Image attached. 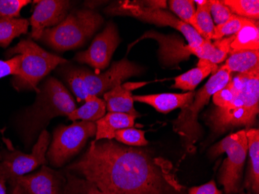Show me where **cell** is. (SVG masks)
I'll use <instances>...</instances> for the list:
<instances>
[{
    "mask_svg": "<svg viewBox=\"0 0 259 194\" xmlns=\"http://www.w3.org/2000/svg\"><path fill=\"white\" fill-rule=\"evenodd\" d=\"M255 22L258 21L233 15L225 23L217 25L214 27V33H213L212 40H219V39L225 38V36H228V35H235L243 27Z\"/></svg>",
    "mask_w": 259,
    "mask_h": 194,
    "instance_id": "27",
    "label": "cell"
},
{
    "mask_svg": "<svg viewBox=\"0 0 259 194\" xmlns=\"http://www.w3.org/2000/svg\"><path fill=\"white\" fill-rule=\"evenodd\" d=\"M106 111L107 104L104 100L97 96L88 95L85 103L70 113L68 118L73 122L80 121L96 123L106 114Z\"/></svg>",
    "mask_w": 259,
    "mask_h": 194,
    "instance_id": "21",
    "label": "cell"
},
{
    "mask_svg": "<svg viewBox=\"0 0 259 194\" xmlns=\"http://www.w3.org/2000/svg\"><path fill=\"white\" fill-rule=\"evenodd\" d=\"M216 108L206 115L213 134L221 135L240 127L251 128L259 113V66L238 73L213 96Z\"/></svg>",
    "mask_w": 259,
    "mask_h": 194,
    "instance_id": "2",
    "label": "cell"
},
{
    "mask_svg": "<svg viewBox=\"0 0 259 194\" xmlns=\"http://www.w3.org/2000/svg\"><path fill=\"white\" fill-rule=\"evenodd\" d=\"M196 92L186 93H161V94L133 96L134 101L146 103L155 108L157 111L168 113L178 108L189 106L194 98Z\"/></svg>",
    "mask_w": 259,
    "mask_h": 194,
    "instance_id": "17",
    "label": "cell"
},
{
    "mask_svg": "<svg viewBox=\"0 0 259 194\" xmlns=\"http://www.w3.org/2000/svg\"><path fill=\"white\" fill-rule=\"evenodd\" d=\"M97 125L88 121H75L72 125H61L54 131L52 144L46 158L55 167H62L79 153L92 137L95 136Z\"/></svg>",
    "mask_w": 259,
    "mask_h": 194,
    "instance_id": "9",
    "label": "cell"
},
{
    "mask_svg": "<svg viewBox=\"0 0 259 194\" xmlns=\"http://www.w3.org/2000/svg\"><path fill=\"white\" fill-rule=\"evenodd\" d=\"M4 140L7 148L0 151V163L5 169L7 179L27 174L48 163L46 154L50 144V135L47 130L40 132L30 154L15 149L9 140Z\"/></svg>",
    "mask_w": 259,
    "mask_h": 194,
    "instance_id": "11",
    "label": "cell"
},
{
    "mask_svg": "<svg viewBox=\"0 0 259 194\" xmlns=\"http://www.w3.org/2000/svg\"><path fill=\"white\" fill-rule=\"evenodd\" d=\"M0 194H8L7 192V175L1 163H0Z\"/></svg>",
    "mask_w": 259,
    "mask_h": 194,
    "instance_id": "35",
    "label": "cell"
},
{
    "mask_svg": "<svg viewBox=\"0 0 259 194\" xmlns=\"http://www.w3.org/2000/svg\"><path fill=\"white\" fill-rule=\"evenodd\" d=\"M209 4H210V13L212 14L211 16H213L217 25L225 23L227 20H229L230 17L234 15L228 7L224 4L223 1L209 0Z\"/></svg>",
    "mask_w": 259,
    "mask_h": 194,
    "instance_id": "31",
    "label": "cell"
},
{
    "mask_svg": "<svg viewBox=\"0 0 259 194\" xmlns=\"http://www.w3.org/2000/svg\"><path fill=\"white\" fill-rule=\"evenodd\" d=\"M114 138L126 146L144 147L148 144L145 132L134 128L118 130L115 133Z\"/></svg>",
    "mask_w": 259,
    "mask_h": 194,
    "instance_id": "28",
    "label": "cell"
},
{
    "mask_svg": "<svg viewBox=\"0 0 259 194\" xmlns=\"http://www.w3.org/2000/svg\"><path fill=\"white\" fill-rule=\"evenodd\" d=\"M78 103L85 101L88 95L101 96L124 80L139 75L142 68L126 58L115 62L103 73L73 65H63L58 69Z\"/></svg>",
    "mask_w": 259,
    "mask_h": 194,
    "instance_id": "4",
    "label": "cell"
},
{
    "mask_svg": "<svg viewBox=\"0 0 259 194\" xmlns=\"http://www.w3.org/2000/svg\"><path fill=\"white\" fill-rule=\"evenodd\" d=\"M33 15L30 18L31 37L40 40L46 29L62 23L68 16L71 2L65 0H40L35 2Z\"/></svg>",
    "mask_w": 259,
    "mask_h": 194,
    "instance_id": "14",
    "label": "cell"
},
{
    "mask_svg": "<svg viewBox=\"0 0 259 194\" xmlns=\"http://www.w3.org/2000/svg\"><path fill=\"white\" fill-rule=\"evenodd\" d=\"M259 66V51H241L231 54L221 67L231 73H245Z\"/></svg>",
    "mask_w": 259,
    "mask_h": 194,
    "instance_id": "22",
    "label": "cell"
},
{
    "mask_svg": "<svg viewBox=\"0 0 259 194\" xmlns=\"http://www.w3.org/2000/svg\"><path fill=\"white\" fill-rule=\"evenodd\" d=\"M66 179L60 172L41 166L33 174L7 179L8 194H64Z\"/></svg>",
    "mask_w": 259,
    "mask_h": 194,
    "instance_id": "12",
    "label": "cell"
},
{
    "mask_svg": "<svg viewBox=\"0 0 259 194\" xmlns=\"http://www.w3.org/2000/svg\"><path fill=\"white\" fill-rule=\"evenodd\" d=\"M218 70V65L211 63L206 59H199L197 67L186 71L175 79L173 88L180 89L183 91H194L198 85L209 74L214 75Z\"/></svg>",
    "mask_w": 259,
    "mask_h": 194,
    "instance_id": "20",
    "label": "cell"
},
{
    "mask_svg": "<svg viewBox=\"0 0 259 194\" xmlns=\"http://www.w3.org/2000/svg\"><path fill=\"white\" fill-rule=\"evenodd\" d=\"M120 39L116 26L107 23L104 30L99 33L87 51L79 52L75 57L79 63L87 64L97 71L107 68Z\"/></svg>",
    "mask_w": 259,
    "mask_h": 194,
    "instance_id": "13",
    "label": "cell"
},
{
    "mask_svg": "<svg viewBox=\"0 0 259 194\" xmlns=\"http://www.w3.org/2000/svg\"><path fill=\"white\" fill-rule=\"evenodd\" d=\"M168 5L180 20L188 25L191 24L196 14V4L193 0H170ZM191 27V26H190Z\"/></svg>",
    "mask_w": 259,
    "mask_h": 194,
    "instance_id": "29",
    "label": "cell"
},
{
    "mask_svg": "<svg viewBox=\"0 0 259 194\" xmlns=\"http://www.w3.org/2000/svg\"><path fill=\"white\" fill-rule=\"evenodd\" d=\"M22 62V56L17 55L9 60L3 61L0 60V79L7 75H17L20 72V64Z\"/></svg>",
    "mask_w": 259,
    "mask_h": 194,
    "instance_id": "32",
    "label": "cell"
},
{
    "mask_svg": "<svg viewBox=\"0 0 259 194\" xmlns=\"http://www.w3.org/2000/svg\"><path fill=\"white\" fill-rule=\"evenodd\" d=\"M73 96L59 80L47 79L37 88L34 103L26 110L20 121L23 135L29 142L40 135L53 118L68 117L76 109Z\"/></svg>",
    "mask_w": 259,
    "mask_h": 194,
    "instance_id": "3",
    "label": "cell"
},
{
    "mask_svg": "<svg viewBox=\"0 0 259 194\" xmlns=\"http://www.w3.org/2000/svg\"><path fill=\"white\" fill-rule=\"evenodd\" d=\"M67 172L94 183L103 194H185L168 160L113 140L91 141Z\"/></svg>",
    "mask_w": 259,
    "mask_h": 194,
    "instance_id": "1",
    "label": "cell"
},
{
    "mask_svg": "<svg viewBox=\"0 0 259 194\" xmlns=\"http://www.w3.org/2000/svg\"><path fill=\"white\" fill-rule=\"evenodd\" d=\"M110 14L116 15L132 16L138 20L156 25L168 26L178 30L184 36L190 46L199 47L203 44L204 39L190 25L165 10L144 7L138 1H124L119 2L116 7L109 9Z\"/></svg>",
    "mask_w": 259,
    "mask_h": 194,
    "instance_id": "10",
    "label": "cell"
},
{
    "mask_svg": "<svg viewBox=\"0 0 259 194\" xmlns=\"http://www.w3.org/2000/svg\"><path fill=\"white\" fill-rule=\"evenodd\" d=\"M226 153V160L219 172V183L224 186L226 194L239 192L241 188L243 171L248 154V139L246 130L228 135L209 149L212 159Z\"/></svg>",
    "mask_w": 259,
    "mask_h": 194,
    "instance_id": "8",
    "label": "cell"
},
{
    "mask_svg": "<svg viewBox=\"0 0 259 194\" xmlns=\"http://www.w3.org/2000/svg\"><path fill=\"white\" fill-rule=\"evenodd\" d=\"M188 194H223L222 191L217 187L214 181L211 180L202 186H195L189 189Z\"/></svg>",
    "mask_w": 259,
    "mask_h": 194,
    "instance_id": "33",
    "label": "cell"
},
{
    "mask_svg": "<svg viewBox=\"0 0 259 194\" xmlns=\"http://www.w3.org/2000/svg\"><path fill=\"white\" fill-rule=\"evenodd\" d=\"M17 55L22 56L20 72L11 83L17 91L33 90L37 93L38 84L45 77L58 65L68 63L65 58L49 53L30 39L20 41L6 54L8 58Z\"/></svg>",
    "mask_w": 259,
    "mask_h": 194,
    "instance_id": "5",
    "label": "cell"
},
{
    "mask_svg": "<svg viewBox=\"0 0 259 194\" xmlns=\"http://www.w3.org/2000/svg\"><path fill=\"white\" fill-rule=\"evenodd\" d=\"M258 22L245 26L238 33L230 47V55L241 51H258Z\"/></svg>",
    "mask_w": 259,
    "mask_h": 194,
    "instance_id": "24",
    "label": "cell"
},
{
    "mask_svg": "<svg viewBox=\"0 0 259 194\" xmlns=\"http://www.w3.org/2000/svg\"><path fill=\"white\" fill-rule=\"evenodd\" d=\"M103 23V17L93 10H76L58 25L46 29L40 41L58 52L72 50L83 45Z\"/></svg>",
    "mask_w": 259,
    "mask_h": 194,
    "instance_id": "6",
    "label": "cell"
},
{
    "mask_svg": "<svg viewBox=\"0 0 259 194\" xmlns=\"http://www.w3.org/2000/svg\"><path fill=\"white\" fill-rule=\"evenodd\" d=\"M136 116L121 113H106L96 122L97 133L95 141L114 139L115 133L118 130L134 128Z\"/></svg>",
    "mask_w": 259,
    "mask_h": 194,
    "instance_id": "19",
    "label": "cell"
},
{
    "mask_svg": "<svg viewBox=\"0 0 259 194\" xmlns=\"http://www.w3.org/2000/svg\"><path fill=\"white\" fill-rule=\"evenodd\" d=\"M232 74L227 70L218 68L214 75L199 91L189 106L181 109L178 118L173 122V130L183 139V144L188 152H194L195 144L201 136V128L198 122V115L203 106L208 104L211 96L221 90L231 81Z\"/></svg>",
    "mask_w": 259,
    "mask_h": 194,
    "instance_id": "7",
    "label": "cell"
},
{
    "mask_svg": "<svg viewBox=\"0 0 259 194\" xmlns=\"http://www.w3.org/2000/svg\"><path fill=\"white\" fill-rule=\"evenodd\" d=\"M245 130L249 163L244 186L251 194H259V131L257 128Z\"/></svg>",
    "mask_w": 259,
    "mask_h": 194,
    "instance_id": "18",
    "label": "cell"
},
{
    "mask_svg": "<svg viewBox=\"0 0 259 194\" xmlns=\"http://www.w3.org/2000/svg\"><path fill=\"white\" fill-rule=\"evenodd\" d=\"M146 83H127L117 85L103 94L107 110L110 113H121L133 115L137 118L141 114L134 107L132 90L142 87Z\"/></svg>",
    "mask_w": 259,
    "mask_h": 194,
    "instance_id": "16",
    "label": "cell"
},
{
    "mask_svg": "<svg viewBox=\"0 0 259 194\" xmlns=\"http://www.w3.org/2000/svg\"><path fill=\"white\" fill-rule=\"evenodd\" d=\"M194 2L197 4V7L190 26L201 36L202 38L211 41L214 33L215 26L211 17L209 0Z\"/></svg>",
    "mask_w": 259,
    "mask_h": 194,
    "instance_id": "23",
    "label": "cell"
},
{
    "mask_svg": "<svg viewBox=\"0 0 259 194\" xmlns=\"http://www.w3.org/2000/svg\"><path fill=\"white\" fill-rule=\"evenodd\" d=\"M30 3V0H0V19L19 18L22 9Z\"/></svg>",
    "mask_w": 259,
    "mask_h": 194,
    "instance_id": "30",
    "label": "cell"
},
{
    "mask_svg": "<svg viewBox=\"0 0 259 194\" xmlns=\"http://www.w3.org/2000/svg\"><path fill=\"white\" fill-rule=\"evenodd\" d=\"M30 22L26 19H0V47L7 48L13 40L28 31Z\"/></svg>",
    "mask_w": 259,
    "mask_h": 194,
    "instance_id": "25",
    "label": "cell"
},
{
    "mask_svg": "<svg viewBox=\"0 0 259 194\" xmlns=\"http://www.w3.org/2000/svg\"><path fill=\"white\" fill-rule=\"evenodd\" d=\"M145 38L155 39L158 42L160 60L163 65H165L166 66L178 65L182 61L189 59L193 55L200 58V48H199L200 45L194 48L190 46L189 44H185L184 41L179 38L176 36H173V35L167 36L155 31L145 33L138 41L128 47L127 52H129L130 48L137 42Z\"/></svg>",
    "mask_w": 259,
    "mask_h": 194,
    "instance_id": "15",
    "label": "cell"
},
{
    "mask_svg": "<svg viewBox=\"0 0 259 194\" xmlns=\"http://www.w3.org/2000/svg\"><path fill=\"white\" fill-rule=\"evenodd\" d=\"M241 194H245V193H241Z\"/></svg>",
    "mask_w": 259,
    "mask_h": 194,
    "instance_id": "36",
    "label": "cell"
},
{
    "mask_svg": "<svg viewBox=\"0 0 259 194\" xmlns=\"http://www.w3.org/2000/svg\"><path fill=\"white\" fill-rule=\"evenodd\" d=\"M140 5L144 7H148V8L151 9H158V10H162V9H166L167 2L166 1H160V0H156V1H138Z\"/></svg>",
    "mask_w": 259,
    "mask_h": 194,
    "instance_id": "34",
    "label": "cell"
},
{
    "mask_svg": "<svg viewBox=\"0 0 259 194\" xmlns=\"http://www.w3.org/2000/svg\"><path fill=\"white\" fill-rule=\"evenodd\" d=\"M223 3L234 15L258 21V0H223Z\"/></svg>",
    "mask_w": 259,
    "mask_h": 194,
    "instance_id": "26",
    "label": "cell"
}]
</instances>
